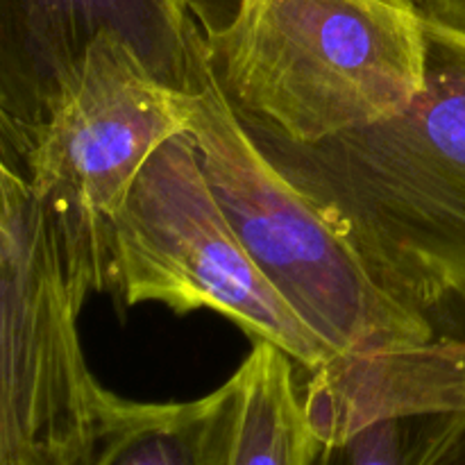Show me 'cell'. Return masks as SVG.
<instances>
[{
	"label": "cell",
	"mask_w": 465,
	"mask_h": 465,
	"mask_svg": "<svg viewBox=\"0 0 465 465\" xmlns=\"http://www.w3.org/2000/svg\"><path fill=\"white\" fill-rule=\"evenodd\" d=\"M425 35V89L400 116L318 143L248 130L372 277L434 321L465 309V35Z\"/></svg>",
	"instance_id": "6da1fadb"
},
{
	"label": "cell",
	"mask_w": 465,
	"mask_h": 465,
	"mask_svg": "<svg viewBox=\"0 0 465 465\" xmlns=\"http://www.w3.org/2000/svg\"><path fill=\"white\" fill-rule=\"evenodd\" d=\"M203 35L245 125L293 143L380 125L425 89V18L381 0H232Z\"/></svg>",
	"instance_id": "7a4b0ae2"
},
{
	"label": "cell",
	"mask_w": 465,
	"mask_h": 465,
	"mask_svg": "<svg viewBox=\"0 0 465 465\" xmlns=\"http://www.w3.org/2000/svg\"><path fill=\"white\" fill-rule=\"evenodd\" d=\"M103 291V263L0 168V465L94 463L118 395L91 372L77 318Z\"/></svg>",
	"instance_id": "3957f363"
},
{
	"label": "cell",
	"mask_w": 465,
	"mask_h": 465,
	"mask_svg": "<svg viewBox=\"0 0 465 465\" xmlns=\"http://www.w3.org/2000/svg\"><path fill=\"white\" fill-rule=\"evenodd\" d=\"M189 132L213 195L268 280L336 354L422 343L434 321L395 300L348 241L259 148L213 75L203 30L189 44Z\"/></svg>",
	"instance_id": "277c9868"
},
{
	"label": "cell",
	"mask_w": 465,
	"mask_h": 465,
	"mask_svg": "<svg viewBox=\"0 0 465 465\" xmlns=\"http://www.w3.org/2000/svg\"><path fill=\"white\" fill-rule=\"evenodd\" d=\"M112 291L125 307L221 313L284 350L302 375L339 354L259 268L213 195L191 132L154 150L109 223Z\"/></svg>",
	"instance_id": "5b68a950"
},
{
	"label": "cell",
	"mask_w": 465,
	"mask_h": 465,
	"mask_svg": "<svg viewBox=\"0 0 465 465\" xmlns=\"http://www.w3.org/2000/svg\"><path fill=\"white\" fill-rule=\"evenodd\" d=\"M189 91L162 80L125 39L103 32L30 125L0 132V159L48 209L64 241L91 250L112 277L109 223L154 150L189 132Z\"/></svg>",
	"instance_id": "8992f818"
},
{
	"label": "cell",
	"mask_w": 465,
	"mask_h": 465,
	"mask_svg": "<svg viewBox=\"0 0 465 465\" xmlns=\"http://www.w3.org/2000/svg\"><path fill=\"white\" fill-rule=\"evenodd\" d=\"M193 0H0V132L39 116L71 64L103 32L125 39L184 89Z\"/></svg>",
	"instance_id": "52a82bcc"
},
{
	"label": "cell",
	"mask_w": 465,
	"mask_h": 465,
	"mask_svg": "<svg viewBox=\"0 0 465 465\" xmlns=\"http://www.w3.org/2000/svg\"><path fill=\"white\" fill-rule=\"evenodd\" d=\"M318 443H339L372 425L431 413H465V339L339 354L298 380Z\"/></svg>",
	"instance_id": "ba28073f"
},
{
	"label": "cell",
	"mask_w": 465,
	"mask_h": 465,
	"mask_svg": "<svg viewBox=\"0 0 465 465\" xmlns=\"http://www.w3.org/2000/svg\"><path fill=\"white\" fill-rule=\"evenodd\" d=\"M204 465H312L318 440L295 361L257 341L234 375L204 395Z\"/></svg>",
	"instance_id": "9c48e42d"
},
{
	"label": "cell",
	"mask_w": 465,
	"mask_h": 465,
	"mask_svg": "<svg viewBox=\"0 0 465 465\" xmlns=\"http://www.w3.org/2000/svg\"><path fill=\"white\" fill-rule=\"evenodd\" d=\"M204 398L143 404L118 398L91 465H204Z\"/></svg>",
	"instance_id": "30bf717a"
},
{
	"label": "cell",
	"mask_w": 465,
	"mask_h": 465,
	"mask_svg": "<svg viewBox=\"0 0 465 465\" xmlns=\"http://www.w3.org/2000/svg\"><path fill=\"white\" fill-rule=\"evenodd\" d=\"M465 427V413L380 422L339 443H318L312 465H431Z\"/></svg>",
	"instance_id": "8fae6325"
},
{
	"label": "cell",
	"mask_w": 465,
	"mask_h": 465,
	"mask_svg": "<svg viewBox=\"0 0 465 465\" xmlns=\"http://www.w3.org/2000/svg\"><path fill=\"white\" fill-rule=\"evenodd\" d=\"M425 21L465 35V0H413Z\"/></svg>",
	"instance_id": "7c38bea8"
},
{
	"label": "cell",
	"mask_w": 465,
	"mask_h": 465,
	"mask_svg": "<svg viewBox=\"0 0 465 465\" xmlns=\"http://www.w3.org/2000/svg\"><path fill=\"white\" fill-rule=\"evenodd\" d=\"M431 465H465V427L445 445L443 452Z\"/></svg>",
	"instance_id": "4fadbf2b"
},
{
	"label": "cell",
	"mask_w": 465,
	"mask_h": 465,
	"mask_svg": "<svg viewBox=\"0 0 465 465\" xmlns=\"http://www.w3.org/2000/svg\"><path fill=\"white\" fill-rule=\"evenodd\" d=\"M386 5H393V7H402V9H418L413 0H381Z\"/></svg>",
	"instance_id": "5bb4252c"
}]
</instances>
